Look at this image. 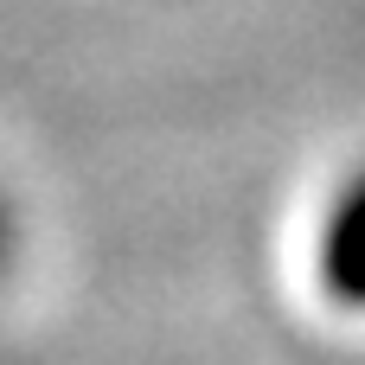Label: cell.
Here are the masks:
<instances>
[{
	"label": "cell",
	"mask_w": 365,
	"mask_h": 365,
	"mask_svg": "<svg viewBox=\"0 0 365 365\" xmlns=\"http://www.w3.org/2000/svg\"><path fill=\"white\" fill-rule=\"evenodd\" d=\"M314 276L340 308H365V167L353 180H340V192L321 212Z\"/></svg>",
	"instance_id": "6da1fadb"
},
{
	"label": "cell",
	"mask_w": 365,
	"mask_h": 365,
	"mask_svg": "<svg viewBox=\"0 0 365 365\" xmlns=\"http://www.w3.org/2000/svg\"><path fill=\"white\" fill-rule=\"evenodd\" d=\"M13 250H19V225H13V205H6V192H0V276H6V263H13Z\"/></svg>",
	"instance_id": "7a4b0ae2"
}]
</instances>
